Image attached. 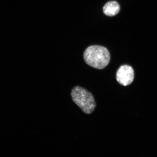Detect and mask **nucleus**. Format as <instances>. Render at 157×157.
<instances>
[{"label":"nucleus","instance_id":"2","mask_svg":"<svg viewBox=\"0 0 157 157\" xmlns=\"http://www.w3.org/2000/svg\"><path fill=\"white\" fill-rule=\"evenodd\" d=\"M71 94L72 101L84 113L90 114L93 112L97 105L90 92L77 86L72 89Z\"/></svg>","mask_w":157,"mask_h":157},{"label":"nucleus","instance_id":"3","mask_svg":"<svg viewBox=\"0 0 157 157\" xmlns=\"http://www.w3.org/2000/svg\"><path fill=\"white\" fill-rule=\"evenodd\" d=\"M134 71L132 67L127 65L121 66L118 70L116 78L118 83L123 86L130 85L134 79Z\"/></svg>","mask_w":157,"mask_h":157},{"label":"nucleus","instance_id":"1","mask_svg":"<svg viewBox=\"0 0 157 157\" xmlns=\"http://www.w3.org/2000/svg\"><path fill=\"white\" fill-rule=\"evenodd\" d=\"M83 57L88 65L100 70L105 68L110 60V55L107 49L98 45L90 46L86 49Z\"/></svg>","mask_w":157,"mask_h":157},{"label":"nucleus","instance_id":"4","mask_svg":"<svg viewBox=\"0 0 157 157\" xmlns=\"http://www.w3.org/2000/svg\"><path fill=\"white\" fill-rule=\"evenodd\" d=\"M120 10L119 5L117 2H108L103 8L104 14L109 17H113L118 13Z\"/></svg>","mask_w":157,"mask_h":157}]
</instances>
